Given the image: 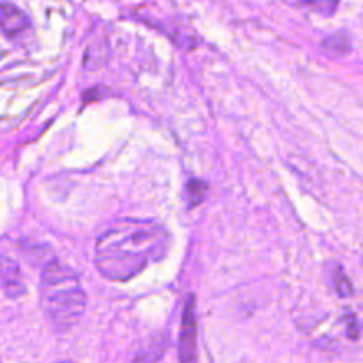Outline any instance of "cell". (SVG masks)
Here are the masks:
<instances>
[{"instance_id": "1", "label": "cell", "mask_w": 363, "mask_h": 363, "mask_svg": "<svg viewBox=\"0 0 363 363\" xmlns=\"http://www.w3.org/2000/svg\"><path fill=\"white\" fill-rule=\"evenodd\" d=\"M170 236L152 220L126 218L113 223L96 241L94 264L105 279L126 282L165 257Z\"/></svg>"}, {"instance_id": "2", "label": "cell", "mask_w": 363, "mask_h": 363, "mask_svg": "<svg viewBox=\"0 0 363 363\" xmlns=\"http://www.w3.org/2000/svg\"><path fill=\"white\" fill-rule=\"evenodd\" d=\"M41 307L59 332L73 328L85 312L84 287L73 269L59 261H50L41 272Z\"/></svg>"}, {"instance_id": "3", "label": "cell", "mask_w": 363, "mask_h": 363, "mask_svg": "<svg viewBox=\"0 0 363 363\" xmlns=\"http://www.w3.org/2000/svg\"><path fill=\"white\" fill-rule=\"evenodd\" d=\"M179 363H199L197 351V312L195 296H188L181 318L179 333Z\"/></svg>"}, {"instance_id": "4", "label": "cell", "mask_w": 363, "mask_h": 363, "mask_svg": "<svg viewBox=\"0 0 363 363\" xmlns=\"http://www.w3.org/2000/svg\"><path fill=\"white\" fill-rule=\"evenodd\" d=\"M0 27L9 38H18L30 28V18L14 4H0Z\"/></svg>"}, {"instance_id": "5", "label": "cell", "mask_w": 363, "mask_h": 363, "mask_svg": "<svg viewBox=\"0 0 363 363\" xmlns=\"http://www.w3.org/2000/svg\"><path fill=\"white\" fill-rule=\"evenodd\" d=\"M0 279H2L4 289L9 296L16 298L25 293V284L21 279V272L14 261L7 257H0Z\"/></svg>"}, {"instance_id": "6", "label": "cell", "mask_w": 363, "mask_h": 363, "mask_svg": "<svg viewBox=\"0 0 363 363\" xmlns=\"http://www.w3.org/2000/svg\"><path fill=\"white\" fill-rule=\"evenodd\" d=\"M206 191H208V184L202 179H190L186 184V199L190 208L201 204L206 197Z\"/></svg>"}, {"instance_id": "7", "label": "cell", "mask_w": 363, "mask_h": 363, "mask_svg": "<svg viewBox=\"0 0 363 363\" xmlns=\"http://www.w3.org/2000/svg\"><path fill=\"white\" fill-rule=\"evenodd\" d=\"M332 284H333V289H335V293L339 294V296L346 298L353 294V286H351L350 279H347L346 273L342 272L340 266H337V268L332 269Z\"/></svg>"}, {"instance_id": "8", "label": "cell", "mask_w": 363, "mask_h": 363, "mask_svg": "<svg viewBox=\"0 0 363 363\" xmlns=\"http://www.w3.org/2000/svg\"><path fill=\"white\" fill-rule=\"evenodd\" d=\"M350 319H351V323L347 321V335H350V339L357 340L358 339V323H357V318H354V314L351 311H350Z\"/></svg>"}]
</instances>
